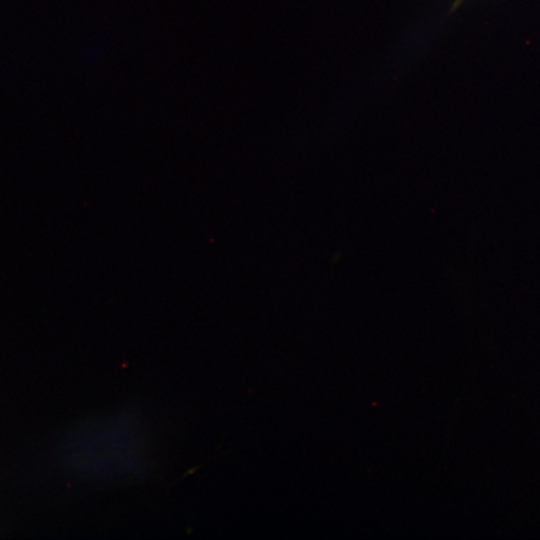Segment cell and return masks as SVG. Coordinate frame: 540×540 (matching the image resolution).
Masks as SVG:
<instances>
[{
  "mask_svg": "<svg viewBox=\"0 0 540 540\" xmlns=\"http://www.w3.org/2000/svg\"><path fill=\"white\" fill-rule=\"evenodd\" d=\"M464 0H455L452 4V8H451V11L457 9L463 2Z\"/></svg>",
  "mask_w": 540,
  "mask_h": 540,
  "instance_id": "cell-1",
  "label": "cell"
}]
</instances>
